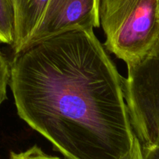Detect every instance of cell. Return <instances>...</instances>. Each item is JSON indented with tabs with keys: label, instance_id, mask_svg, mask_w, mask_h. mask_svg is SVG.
Segmentation results:
<instances>
[{
	"label": "cell",
	"instance_id": "obj_6",
	"mask_svg": "<svg viewBox=\"0 0 159 159\" xmlns=\"http://www.w3.org/2000/svg\"><path fill=\"white\" fill-rule=\"evenodd\" d=\"M15 35V16L11 0H0V43L12 46Z\"/></svg>",
	"mask_w": 159,
	"mask_h": 159
},
{
	"label": "cell",
	"instance_id": "obj_10",
	"mask_svg": "<svg viewBox=\"0 0 159 159\" xmlns=\"http://www.w3.org/2000/svg\"><path fill=\"white\" fill-rule=\"evenodd\" d=\"M144 159H159V146L142 149Z\"/></svg>",
	"mask_w": 159,
	"mask_h": 159
},
{
	"label": "cell",
	"instance_id": "obj_1",
	"mask_svg": "<svg viewBox=\"0 0 159 159\" xmlns=\"http://www.w3.org/2000/svg\"><path fill=\"white\" fill-rule=\"evenodd\" d=\"M17 113L66 159H124L134 133L123 79L93 30H75L14 54Z\"/></svg>",
	"mask_w": 159,
	"mask_h": 159
},
{
	"label": "cell",
	"instance_id": "obj_7",
	"mask_svg": "<svg viewBox=\"0 0 159 159\" xmlns=\"http://www.w3.org/2000/svg\"><path fill=\"white\" fill-rule=\"evenodd\" d=\"M10 79V63L0 51V106L7 97V86Z\"/></svg>",
	"mask_w": 159,
	"mask_h": 159
},
{
	"label": "cell",
	"instance_id": "obj_8",
	"mask_svg": "<svg viewBox=\"0 0 159 159\" xmlns=\"http://www.w3.org/2000/svg\"><path fill=\"white\" fill-rule=\"evenodd\" d=\"M9 159H61L58 157L49 155L43 152L37 145H34L26 151L20 152H11Z\"/></svg>",
	"mask_w": 159,
	"mask_h": 159
},
{
	"label": "cell",
	"instance_id": "obj_5",
	"mask_svg": "<svg viewBox=\"0 0 159 159\" xmlns=\"http://www.w3.org/2000/svg\"><path fill=\"white\" fill-rule=\"evenodd\" d=\"M15 16L14 54L23 51L40 23L49 0H11Z\"/></svg>",
	"mask_w": 159,
	"mask_h": 159
},
{
	"label": "cell",
	"instance_id": "obj_4",
	"mask_svg": "<svg viewBox=\"0 0 159 159\" xmlns=\"http://www.w3.org/2000/svg\"><path fill=\"white\" fill-rule=\"evenodd\" d=\"M99 2L100 0H49L26 48L68 31L99 27Z\"/></svg>",
	"mask_w": 159,
	"mask_h": 159
},
{
	"label": "cell",
	"instance_id": "obj_2",
	"mask_svg": "<svg viewBox=\"0 0 159 159\" xmlns=\"http://www.w3.org/2000/svg\"><path fill=\"white\" fill-rule=\"evenodd\" d=\"M105 47L126 64L144 55L159 35L157 0H100Z\"/></svg>",
	"mask_w": 159,
	"mask_h": 159
},
{
	"label": "cell",
	"instance_id": "obj_9",
	"mask_svg": "<svg viewBox=\"0 0 159 159\" xmlns=\"http://www.w3.org/2000/svg\"><path fill=\"white\" fill-rule=\"evenodd\" d=\"M124 159H144L143 157V152L142 148H141V145L140 144L139 141L135 138L134 144L133 148H132L131 152L129 153L127 156H126Z\"/></svg>",
	"mask_w": 159,
	"mask_h": 159
},
{
	"label": "cell",
	"instance_id": "obj_11",
	"mask_svg": "<svg viewBox=\"0 0 159 159\" xmlns=\"http://www.w3.org/2000/svg\"><path fill=\"white\" fill-rule=\"evenodd\" d=\"M157 15L159 21V0H157Z\"/></svg>",
	"mask_w": 159,
	"mask_h": 159
},
{
	"label": "cell",
	"instance_id": "obj_3",
	"mask_svg": "<svg viewBox=\"0 0 159 159\" xmlns=\"http://www.w3.org/2000/svg\"><path fill=\"white\" fill-rule=\"evenodd\" d=\"M123 91L130 124L142 149L159 146V35L143 56L127 63Z\"/></svg>",
	"mask_w": 159,
	"mask_h": 159
}]
</instances>
